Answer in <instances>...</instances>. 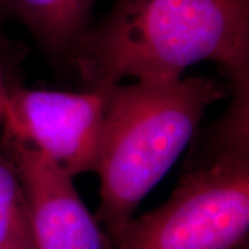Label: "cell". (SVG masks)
<instances>
[{
  "mask_svg": "<svg viewBox=\"0 0 249 249\" xmlns=\"http://www.w3.org/2000/svg\"><path fill=\"white\" fill-rule=\"evenodd\" d=\"M248 52L249 0H115L72 64L91 89H108L178 80L199 61L230 73Z\"/></svg>",
  "mask_w": 249,
  "mask_h": 249,
  "instance_id": "obj_1",
  "label": "cell"
},
{
  "mask_svg": "<svg viewBox=\"0 0 249 249\" xmlns=\"http://www.w3.org/2000/svg\"><path fill=\"white\" fill-rule=\"evenodd\" d=\"M106 115L96 172L98 222L114 238L132 220L194 137L206 108L224 94L217 80L190 76L132 82L106 89Z\"/></svg>",
  "mask_w": 249,
  "mask_h": 249,
  "instance_id": "obj_2",
  "label": "cell"
},
{
  "mask_svg": "<svg viewBox=\"0 0 249 249\" xmlns=\"http://www.w3.org/2000/svg\"><path fill=\"white\" fill-rule=\"evenodd\" d=\"M112 240L115 249H249V160H205Z\"/></svg>",
  "mask_w": 249,
  "mask_h": 249,
  "instance_id": "obj_3",
  "label": "cell"
},
{
  "mask_svg": "<svg viewBox=\"0 0 249 249\" xmlns=\"http://www.w3.org/2000/svg\"><path fill=\"white\" fill-rule=\"evenodd\" d=\"M106 98V89L13 88L1 122L6 139L40 152L71 178L96 172Z\"/></svg>",
  "mask_w": 249,
  "mask_h": 249,
  "instance_id": "obj_4",
  "label": "cell"
},
{
  "mask_svg": "<svg viewBox=\"0 0 249 249\" xmlns=\"http://www.w3.org/2000/svg\"><path fill=\"white\" fill-rule=\"evenodd\" d=\"M6 142L25 193L35 249H106L104 234L73 178L40 152L14 140Z\"/></svg>",
  "mask_w": 249,
  "mask_h": 249,
  "instance_id": "obj_5",
  "label": "cell"
},
{
  "mask_svg": "<svg viewBox=\"0 0 249 249\" xmlns=\"http://www.w3.org/2000/svg\"><path fill=\"white\" fill-rule=\"evenodd\" d=\"M96 0H0L4 16L24 24L50 58L70 61L93 25Z\"/></svg>",
  "mask_w": 249,
  "mask_h": 249,
  "instance_id": "obj_6",
  "label": "cell"
},
{
  "mask_svg": "<svg viewBox=\"0 0 249 249\" xmlns=\"http://www.w3.org/2000/svg\"><path fill=\"white\" fill-rule=\"evenodd\" d=\"M229 76L232 82L234 97L226 114L209 129L205 160H249V52Z\"/></svg>",
  "mask_w": 249,
  "mask_h": 249,
  "instance_id": "obj_7",
  "label": "cell"
},
{
  "mask_svg": "<svg viewBox=\"0 0 249 249\" xmlns=\"http://www.w3.org/2000/svg\"><path fill=\"white\" fill-rule=\"evenodd\" d=\"M0 248L35 249L25 193L7 152H0Z\"/></svg>",
  "mask_w": 249,
  "mask_h": 249,
  "instance_id": "obj_8",
  "label": "cell"
},
{
  "mask_svg": "<svg viewBox=\"0 0 249 249\" xmlns=\"http://www.w3.org/2000/svg\"><path fill=\"white\" fill-rule=\"evenodd\" d=\"M11 90H13V88H10L7 79H6L4 62H3V57L0 53V124L3 122V116H4V111H6L7 100H9Z\"/></svg>",
  "mask_w": 249,
  "mask_h": 249,
  "instance_id": "obj_9",
  "label": "cell"
},
{
  "mask_svg": "<svg viewBox=\"0 0 249 249\" xmlns=\"http://www.w3.org/2000/svg\"><path fill=\"white\" fill-rule=\"evenodd\" d=\"M3 17H4V13H3V11H1V9H0V19H1Z\"/></svg>",
  "mask_w": 249,
  "mask_h": 249,
  "instance_id": "obj_10",
  "label": "cell"
},
{
  "mask_svg": "<svg viewBox=\"0 0 249 249\" xmlns=\"http://www.w3.org/2000/svg\"><path fill=\"white\" fill-rule=\"evenodd\" d=\"M0 249H7V248H0Z\"/></svg>",
  "mask_w": 249,
  "mask_h": 249,
  "instance_id": "obj_11",
  "label": "cell"
}]
</instances>
